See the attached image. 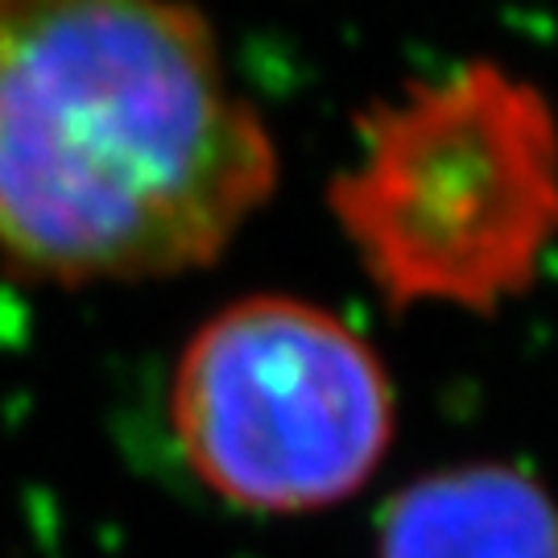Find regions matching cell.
Returning <instances> with one entry per match:
<instances>
[{
  "instance_id": "obj_1",
  "label": "cell",
  "mask_w": 558,
  "mask_h": 558,
  "mask_svg": "<svg viewBox=\"0 0 558 558\" xmlns=\"http://www.w3.org/2000/svg\"><path fill=\"white\" fill-rule=\"evenodd\" d=\"M278 149L191 0H0V265L96 286L220 257Z\"/></svg>"
},
{
  "instance_id": "obj_2",
  "label": "cell",
  "mask_w": 558,
  "mask_h": 558,
  "mask_svg": "<svg viewBox=\"0 0 558 558\" xmlns=\"http://www.w3.org/2000/svg\"><path fill=\"white\" fill-rule=\"evenodd\" d=\"M331 211L389 306L493 311L558 240V120L534 83L472 62L360 120Z\"/></svg>"
},
{
  "instance_id": "obj_3",
  "label": "cell",
  "mask_w": 558,
  "mask_h": 558,
  "mask_svg": "<svg viewBox=\"0 0 558 558\" xmlns=\"http://www.w3.org/2000/svg\"><path fill=\"white\" fill-rule=\"evenodd\" d=\"M170 418L195 476L240 509L306 513L364 488L393 439L377 352L331 311L257 294L186 343Z\"/></svg>"
},
{
  "instance_id": "obj_4",
  "label": "cell",
  "mask_w": 558,
  "mask_h": 558,
  "mask_svg": "<svg viewBox=\"0 0 558 558\" xmlns=\"http://www.w3.org/2000/svg\"><path fill=\"white\" fill-rule=\"evenodd\" d=\"M380 558H558V505L513 468L439 472L389 505Z\"/></svg>"
}]
</instances>
